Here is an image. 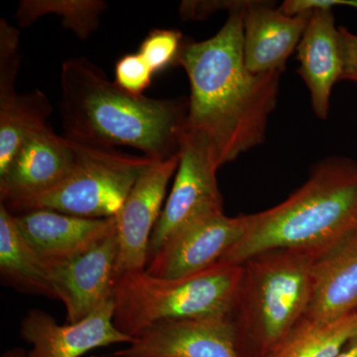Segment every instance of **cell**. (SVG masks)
<instances>
[{"instance_id": "obj_1", "label": "cell", "mask_w": 357, "mask_h": 357, "mask_svg": "<svg viewBox=\"0 0 357 357\" xmlns=\"http://www.w3.org/2000/svg\"><path fill=\"white\" fill-rule=\"evenodd\" d=\"M210 39L185 42L177 66L191 88L185 128L201 136L218 168L261 144L276 107L282 72L255 74L243 55V7Z\"/></svg>"}, {"instance_id": "obj_2", "label": "cell", "mask_w": 357, "mask_h": 357, "mask_svg": "<svg viewBox=\"0 0 357 357\" xmlns=\"http://www.w3.org/2000/svg\"><path fill=\"white\" fill-rule=\"evenodd\" d=\"M60 86L61 117L69 139L134 148L153 161L178 154L188 100L131 95L84 57L63 63Z\"/></svg>"}, {"instance_id": "obj_3", "label": "cell", "mask_w": 357, "mask_h": 357, "mask_svg": "<svg viewBox=\"0 0 357 357\" xmlns=\"http://www.w3.org/2000/svg\"><path fill=\"white\" fill-rule=\"evenodd\" d=\"M357 234V163L328 157L274 208L251 215L243 238L220 262L241 265L278 248L325 252Z\"/></svg>"}, {"instance_id": "obj_4", "label": "cell", "mask_w": 357, "mask_h": 357, "mask_svg": "<svg viewBox=\"0 0 357 357\" xmlns=\"http://www.w3.org/2000/svg\"><path fill=\"white\" fill-rule=\"evenodd\" d=\"M324 252L278 248L243 264L229 321L241 357H265L306 314L312 268Z\"/></svg>"}, {"instance_id": "obj_5", "label": "cell", "mask_w": 357, "mask_h": 357, "mask_svg": "<svg viewBox=\"0 0 357 357\" xmlns=\"http://www.w3.org/2000/svg\"><path fill=\"white\" fill-rule=\"evenodd\" d=\"M241 271V265L218 262L180 278H159L146 270L122 274L112 290L114 325L134 338L163 321L229 319Z\"/></svg>"}, {"instance_id": "obj_6", "label": "cell", "mask_w": 357, "mask_h": 357, "mask_svg": "<svg viewBox=\"0 0 357 357\" xmlns=\"http://www.w3.org/2000/svg\"><path fill=\"white\" fill-rule=\"evenodd\" d=\"M73 143L76 158L67 178L51 191L23 204L13 215L51 210L81 218L116 217L138 178L153 162L114 148Z\"/></svg>"}, {"instance_id": "obj_7", "label": "cell", "mask_w": 357, "mask_h": 357, "mask_svg": "<svg viewBox=\"0 0 357 357\" xmlns=\"http://www.w3.org/2000/svg\"><path fill=\"white\" fill-rule=\"evenodd\" d=\"M250 220L251 215L227 217L222 208L204 211L174 232L145 270L152 276L174 279L208 269L243 238Z\"/></svg>"}, {"instance_id": "obj_8", "label": "cell", "mask_w": 357, "mask_h": 357, "mask_svg": "<svg viewBox=\"0 0 357 357\" xmlns=\"http://www.w3.org/2000/svg\"><path fill=\"white\" fill-rule=\"evenodd\" d=\"M218 169L206 141L184 128L172 191L150 239L148 262L167 239L191 218L204 211L222 208Z\"/></svg>"}, {"instance_id": "obj_9", "label": "cell", "mask_w": 357, "mask_h": 357, "mask_svg": "<svg viewBox=\"0 0 357 357\" xmlns=\"http://www.w3.org/2000/svg\"><path fill=\"white\" fill-rule=\"evenodd\" d=\"M75 158L73 141L61 137L46 124L25 140L0 175V204L15 213L23 204L63 182L72 171Z\"/></svg>"}, {"instance_id": "obj_10", "label": "cell", "mask_w": 357, "mask_h": 357, "mask_svg": "<svg viewBox=\"0 0 357 357\" xmlns=\"http://www.w3.org/2000/svg\"><path fill=\"white\" fill-rule=\"evenodd\" d=\"M178 166V154L165 161L152 162L115 217L119 241L115 278L146 269L150 239L163 210L167 188Z\"/></svg>"}, {"instance_id": "obj_11", "label": "cell", "mask_w": 357, "mask_h": 357, "mask_svg": "<svg viewBox=\"0 0 357 357\" xmlns=\"http://www.w3.org/2000/svg\"><path fill=\"white\" fill-rule=\"evenodd\" d=\"M114 317L112 298L86 318L66 325L49 312L32 309L21 321L20 333L32 345L29 357H81L100 347L133 342L115 326Z\"/></svg>"}, {"instance_id": "obj_12", "label": "cell", "mask_w": 357, "mask_h": 357, "mask_svg": "<svg viewBox=\"0 0 357 357\" xmlns=\"http://www.w3.org/2000/svg\"><path fill=\"white\" fill-rule=\"evenodd\" d=\"M117 256L115 232L84 255L45 264L58 300L64 304L68 324L82 321L112 299Z\"/></svg>"}, {"instance_id": "obj_13", "label": "cell", "mask_w": 357, "mask_h": 357, "mask_svg": "<svg viewBox=\"0 0 357 357\" xmlns=\"http://www.w3.org/2000/svg\"><path fill=\"white\" fill-rule=\"evenodd\" d=\"M114 357H241L227 318L178 319L157 324Z\"/></svg>"}, {"instance_id": "obj_14", "label": "cell", "mask_w": 357, "mask_h": 357, "mask_svg": "<svg viewBox=\"0 0 357 357\" xmlns=\"http://www.w3.org/2000/svg\"><path fill=\"white\" fill-rule=\"evenodd\" d=\"M14 222L44 264L84 255L116 232V218L76 217L51 210L13 215Z\"/></svg>"}, {"instance_id": "obj_15", "label": "cell", "mask_w": 357, "mask_h": 357, "mask_svg": "<svg viewBox=\"0 0 357 357\" xmlns=\"http://www.w3.org/2000/svg\"><path fill=\"white\" fill-rule=\"evenodd\" d=\"M312 11L288 15L267 1H246L243 7V55L255 74L282 72L297 49Z\"/></svg>"}, {"instance_id": "obj_16", "label": "cell", "mask_w": 357, "mask_h": 357, "mask_svg": "<svg viewBox=\"0 0 357 357\" xmlns=\"http://www.w3.org/2000/svg\"><path fill=\"white\" fill-rule=\"evenodd\" d=\"M306 30L297 47L298 73L311 96L312 110L321 119L330 112L333 86L342 81V55L340 29L333 9H312Z\"/></svg>"}, {"instance_id": "obj_17", "label": "cell", "mask_w": 357, "mask_h": 357, "mask_svg": "<svg viewBox=\"0 0 357 357\" xmlns=\"http://www.w3.org/2000/svg\"><path fill=\"white\" fill-rule=\"evenodd\" d=\"M357 311V234L325 251L312 268L304 318L332 323Z\"/></svg>"}, {"instance_id": "obj_18", "label": "cell", "mask_w": 357, "mask_h": 357, "mask_svg": "<svg viewBox=\"0 0 357 357\" xmlns=\"http://www.w3.org/2000/svg\"><path fill=\"white\" fill-rule=\"evenodd\" d=\"M0 277L17 292L58 300L47 268L20 234L13 215L0 204Z\"/></svg>"}, {"instance_id": "obj_19", "label": "cell", "mask_w": 357, "mask_h": 357, "mask_svg": "<svg viewBox=\"0 0 357 357\" xmlns=\"http://www.w3.org/2000/svg\"><path fill=\"white\" fill-rule=\"evenodd\" d=\"M53 112L43 91L17 93L0 103V175H2L25 140L47 124Z\"/></svg>"}, {"instance_id": "obj_20", "label": "cell", "mask_w": 357, "mask_h": 357, "mask_svg": "<svg viewBox=\"0 0 357 357\" xmlns=\"http://www.w3.org/2000/svg\"><path fill=\"white\" fill-rule=\"evenodd\" d=\"M357 335V311L332 323L303 318L265 357H335Z\"/></svg>"}, {"instance_id": "obj_21", "label": "cell", "mask_w": 357, "mask_h": 357, "mask_svg": "<svg viewBox=\"0 0 357 357\" xmlns=\"http://www.w3.org/2000/svg\"><path fill=\"white\" fill-rule=\"evenodd\" d=\"M107 7L102 0H21L15 17L20 27L26 28L49 14L61 16L63 27L84 40L98 29Z\"/></svg>"}, {"instance_id": "obj_22", "label": "cell", "mask_w": 357, "mask_h": 357, "mask_svg": "<svg viewBox=\"0 0 357 357\" xmlns=\"http://www.w3.org/2000/svg\"><path fill=\"white\" fill-rule=\"evenodd\" d=\"M182 33L174 29H154L145 37L137 53L158 74L171 66H177L184 46Z\"/></svg>"}, {"instance_id": "obj_23", "label": "cell", "mask_w": 357, "mask_h": 357, "mask_svg": "<svg viewBox=\"0 0 357 357\" xmlns=\"http://www.w3.org/2000/svg\"><path fill=\"white\" fill-rule=\"evenodd\" d=\"M20 32L9 24L8 21L0 20V103L17 95L15 89L16 77L20 70Z\"/></svg>"}, {"instance_id": "obj_24", "label": "cell", "mask_w": 357, "mask_h": 357, "mask_svg": "<svg viewBox=\"0 0 357 357\" xmlns=\"http://www.w3.org/2000/svg\"><path fill=\"white\" fill-rule=\"evenodd\" d=\"M153 70L139 54H128L115 65V84L134 96H142L151 84Z\"/></svg>"}, {"instance_id": "obj_25", "label": "cell", "mask_w": 357, "mask_h": 357, "mask_svg": "<svg viewBox=\"0 0 357 357\" xmlns=\"http://www.w3.org/2000/svg\"><path fill=\"white\" fill-rule=\"evenodd\" d=\"M342 55V79L357 82V35L340 27Z\"/></svg>"}, {"instance_id": "obj_26", "label": "cell", "mask_w": 357, "mask_h": 357, "mask_svg": "<svg viewBox=\"0 0 357 357\" xmlns=\"http://www.w3.org/2000/svg\"><path fill=\"white\" fill-rule=\"evenodd\" d=\"M239 1H183L180 15L185 20H201L218 10H231Z\"/></svg>"}, {"instance_id": "obj_27", "label": "cell", "mask_w": 357, "mask_h": 357, "mask_svg": "<svg viewBox=\"0 0 357 357\" xmlns=\"http://www.w3.org/2000/svg\"><path fill=\"white\" fill-rule=\"evenodd\" d=\"M335 6L357 8V0H286L279 6V8L288 15H297L318 7L333 9Z\"/></svg>"}, {"instance_id": "obj_28", "label": "cell", "mask_w": 357, "mask_h": 357, "mask_svg": "<svg viewBox=\"0 0 357 357\" xmlns=\"http://www.w3.org/2000/svg\"><path fill=\"white\" fill-rule=\"evenodd\" d=\"M335 357H357V335Z\"/></svg>"}, {"instance_id": "obj_29", "label": "cell", "mask_w": 357, "mask_h": 357, "mask_svg": "<svg viewBox=\"0 0 357 357\" xmlns=\"http://www.w3.org/2000/svg\"><path fill=\"white\" fill-rule=\"evenodd\" d=\"M1 357H29L28 352L21 347H13L2 354Z\"/></svg>"}]
</instances>
